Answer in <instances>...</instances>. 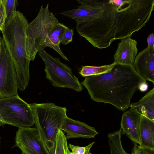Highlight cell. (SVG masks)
Segmentation results:
<instances>
[{
  "instance_id": "cell-1",
  "label": "cell",
  "mask_w": 154,
  "mask_h": 154,
  "mask_svg": "<svg viewBox=\"0 0 154 154\" xmlns=\"http://www.w3.org/2000/svg\"><path fill=\"white\" fill-rule=\"evenodd\" d=\"M88 11L76 23L79 34L93 46L102 49L115 40L131 37L145 26L154 8V0H76Z\"/></svg>"
},
{
  "instance_id": "cell-2",
  "label": "cell",
  "mask_w": 154,
  "mask_h": 154,
  "mask_svg": "<svg viewBox=\"0 0 154 154\" xmlns=\"http://www.w3.org/2000/svg\"><path fill=\"white\" fill-rule=\"evenodd\" d=\"M145 80L133 66L114 63L107 72L86 76L81 84L94 101L111 104L124 111L130 107L140 84Z\"/></svg>"
},
{
  "instance_id": "cell-3",
  "label": "cell",
  "mask_w": 154,
  "mask_h": 154,
  "mask_svg": "<svg viewBox=\"0 0 154 154\" xmlns=\"http://www.w3.org/2000/svg\"><path fill=\"white\" fill-rule=\"evenodd\" d=\"M29 24L23 14L17 11L1 30L2 38L14 64L18 88L25 90L30 80V60L26 47V28Z\"/></svg>"
},
{
  "instance_id": "cell-4",
  "label": "cell",
  "mask_w": 154,
  "mask_h": 154,
  "mask_svg": "<svg viewBox=\"0 0 154 154\" xmlns=\"http://www.w3.org/2000/svg\"><path fill=\"white\" fill-rule=\"evenodd\" d=\"M30 104L36 128L50 153L54 154L58 131L67 117V109L52 103Z\"/></svg>"
},
{
  "instance_id": "cell-5",
  "label": "cell",
  "mask_w": 154,
  "mask_h": 154,
  "mask_svg": "<svg viewBox=\"0 0 154 154\" xmlns=\"http://www.w3.org/2000/svg\"><path fill=\"white\" fill-rule=\"evenodd\" d=\"M49 5L44 8L42 5L36 17L26 26V47L30 60H34L38 52L48 47L49 33L59 22L53 12L50 11Z\"/></svg>"
},
{
  "instance_id": "cell-6",
  "label": "cell",
  "mask_w": 154,
  "mask_h": 154,
  "mask_svg": "<svg viewBox=\"0 0 154 154\" xmlns=\"http://www.w3.org/2000/svg\"><path fill=\"white\" fill-rule=\"evenodd\" d=\"M38 54L45 64L46 77L53 86L70 88L77 92L82 90L81 83L69 66L44 50L39 52Z\"/></svg>"
},
{
  "instance_id": "cell-7",
  "label": "cell",
  "mask_w": 154,
  "mask_h": 154,
  "mask_svg": "<svg viewBox=\"0 0 154 154\" xmlns=\"http://www.w3.org/2000/svg\"><path fill=\"white\" fill-rule=\"evenodd\" d=\"M0 114L4 124L20 127H31L35 124L30 104L16 95L0 99Z\"/></svg>"
},
{
  "instance_id": "cell-8",
  "label": "cell",
  "mask_w": 154,
  "mask_h": 154,
  "mask_svg": "<svg viewBox=\"0 0 154 154\" xmlns=\"http://www.w3.org/2000/svg\"><path fill=\"white\" fill-rule=\"evenodd\" d=\"M17 84L15 67L2 37L0 54V99L16 95Z\"/></svg>"
},
{
  "instance_id": "cell-9",
  "label": "cell",
  "mask_w": 154,
  "mask_h": 154,
  "mask_svg": "<svg viewBox=\"0 0 154 154\" xmlns=\"http://www.w3.org/2000/svg\"><path fill=\"white\" fill-rule=\"evenodd\" d=\"M15 143L22 154H51L36 128H19Z\"/></svg>"
},
{
  "instance_id": "cell-10",
  "label": "cell",
  "mask_w": 154,
  "mask_h": 154,
  "mask_svg": "<svg viewBox=\"0 0 154 154\" xmlns=\"http://www.w3.org/2000/svg\"><path fill=\"white\" fill-rule=\"evenodd\" d=\"M133 66L146 81L154 84V46L147 47L137 55Z\"/></svg>"
},
{
  "instance_id": "cell-11",
  "label": "cell",
  "mask_w": 154,
  "mask_h": 154,
  "mask_svg": "<svg viewBox=\"0 0 154 154\" xmlns=\"http://www.w3.org/2000/svg\"><path fill=\"white\" fill-rule=\"evenodd\" d=\"M60 130L64 131L67 139L75 138H94L98 134L94 127L67 117Z\"/></svg>"
},
{
  "instance_id": "cell-12",
  "label": "cell",
  "mask_w": 154,
  "mask_h": 154,
  "mask_svg": "<svg viewBox=\"0 0 154 154\" xmlns=\"http://www.w3.org/2000/svg\"><path fill=\"white\" fill-rule=\"evenodd\" d=\"M137 45L131 37L122 39L114 55V63L133 66L138 52Z\"/></svg>"
},
{
  "instance_id": "cell-13",
  "label": "cell",
  "mask_w": 154,
  "mask_h": 154,
  "mask_svg": "<svg viewBox=\"0 0 154 154\" xmlns=\"http://www.w3.org/2000/svg\"><path fill=\"white\" fill-rule=\"evenodd\" d=\"M141 115L130 109L122 116L121 128L122 133L133 142L140 145L139 125Z\"/></svg>"
},
{
  "instance_id": "cell-14",
  "label": "cell",
  "mask_w": 154,
  "mask_h": 154,
  "mask_svg": "<svg viewBox=\"0 0 154 154\" xmlns=\"http://www.w3.org/2000/svg\"><path fill=\"white\" fill-rule=\"evenodd\" d=\"M130 107L141 116L154 121V88L138 101L131 104Z\"/></svg>"
},
{
  "instance_id": "cell-15",
  "label": "cell",
  "mask_w": 154,
  "mask_h": 154,
  "mask_svg": "<svg viewBox=\"0 0 154 154\" xmlns=\"http://www.w3.org/2000/svg\"><path fill=\"white\" fill-rule=\"evenodd\" d=\"M140 147L154 149V121L141 116L139 129Z\"/></svg>"
},
{
  "instance_id": "cell-16",
  "label": "cell",
  "mask_w": 154,
  "mask_h": 154,
  "mask_svg": "<svg viewBox=\"0 0 154 154\" xmlns=\"http://www.w3.org/2000/svg\"><path fill=\"white\" fill-rule=\"evenodd\" d=\"M69 28L63 24L58 23L52 29L48 35V47L55 51L64 59L69 61L60 49L59 37L61 34Z\"/></svg>"
},
{
  "instance_id": "cell-17",
  "label": "cell",
  "mask_w": 154,
  "mask_h": 154,
  "mask_svg": "<svg viewBox=\"0 0 154 154\" xmlns=\"http://www.w3.org/2000/svg\"><path fill=\"white\" fill-rule=\"evenodd\" d=\"M121 129L113 133H109L108 137L111 154H125L121 143L122 134Z\"/></svg>"
},
{
  "instance_id": "cell-18",
  "label": "cell",
  "mask_w": 154,
  "mask_h": 154,
  "mask_svg": "<svg viewBox=\"0 0 154 154\" xmlns=\"http://www.w3.org/2000/svg\"><path fill=\"white\" fill-rule=\"evenodd\" d=\"M114 63L101 66H82L79 74L83 77L97 75L107 72L113 67Z\"/></svg>"
},
{
  "instance_id": "cell-19",
  "label": "cell",
  "mask_w": 154,
  "mask_h": 154,
  "mask_svg": "<svg viewBox=\"0 0 154 154\" xmlns=\"http://www.w3.org/2000/svg\"><path fill=\"white\" fill-rule=\"evenodd\" d=\"M67 140L63 131L60 130L57 136L54 154H68L69 153L70 151Z\"/></svg>"
},
{
  "instance_id": "cell-20",
  "label": "cell",
  "mask_w": 154,
  "mask_h": 154,
  "mask_svg": "<svg viewBox=\"0 0 154 154\" xmlns=\"http://www.w3.org/2000/svg\"><path fill=\"white\" fill-rule=\"evenodd\" d=\"M6 21L10 18L17 11L16 9L17 4L16 0H4Z\"/></svg>"
},
{
  "instance_id": "cell-21",
  "label": "cell",
  "mask_w": 154,
  "mask_h": 154,
  "mask_svg": "<svg viewBox=\"0 0 154 154\" xmlns=\"http://www.w3.org/2000/svg\"><path fill=\"white\" fill-rule=\"evenodd\" d=\"M94 142L84 147L75 146L69 143L68 147L72 151L68 154H93L90 152V150L94 143Z\"/></svg>"
},
{
  "instance_id": "cell-22",
  "label": "cell",
  "mask_w": 154,
  "mask_h": 154,
  "mask_svg": "<svg viewBox=\"0 0 154 154\" xmlns=\"http://www.w3.org/2000/svg\"><path fill=\"white\" fill-rule=\"evenodd\" d=\"M73 35V30L68 28L60 35L59 39L60 43L64 45H67L72 41Z\"/></svg>"
},
{
  "instance_id": "cell-23",
  "label": "cell",
  "mask_w": 154,
  "mask_h": 154,
  "mask_svg": "<svg viewBox=\"0 0 154 154\" xmlns=\"http://www.w3.org/2000/svg\"><path fill=\"white\" fill-rule=\"evenodd\" d=\"M132 154H154V149L142 147L135 143L132 149Z\"/></svg>"
},
{
  "instance_id": "cell-24",
  "label": "cell",
  "mask_w": 154,
  "mask_h": 154,
  "mask_svg": "<svg viewBox=\"0 0 154 154\" xmlns=\"http://www.w3.org/2000/svg\"><path fill=\"white\" fill-rule=\"evenodd\" d=\"M6 15L4 0H0V30L3 27L6 22Z\"/></svg>"
},
{
  "instance_id": "cell-25",
  "label": "cell",
  "mask_w": 154,
  "mask_h": 154,
  "mask_svg": "<svg viewBox=\"0 0 154 154\" xmlns=\"http://www.w3.org/2000/svg\"><path fill=\"white\" fill-rule=\"evenodd\" d=\"M148 88V85L146 82V81L142 82L139 85L138 89L141 92H145L146 91Z\"/></svg>"
},
{
  "instance_id": "cell-26",
  "label": "cell",
  "mask_w": 154,
  "mask_h": 154,
  "mask_svg": "<svg viewBox=\"0 0 154 154\" xmlns=\"http://www.w3.org/2000/svg\"><path fill=\"white\" fill-rule=\"evenodd\" d=\"M147 47L154 46V34L153 33H151L148 37L147 39Z\"/></svg>"
},
{
  "instance_id": "cell-27",
  "label": "cell",
  "mask_w": 154,
  "mask_h": 154,
  "mask_svg": "<svg viewBox=\"0 0 154 154\" xmlns=\"http://www.w3.org/2000/svg\"><path fill=\"white\" fill-rule=\"evenodd\" d=\"M4 125V124L3 122L2 117L1 114H0V125L2 126Z\"/></svg>"
},
{
  "instance_id": "cell-28",
  "label": "cell",
  "mask_w": 154,
  "mask_h": 154,
  "mask_svg": "<svg viewBox=\"0 0 154 154\" xmlns=\"http://www.w3.org/2000/svg\"><path fill=\"white\" fill-rule=\"evenodd\" d=\"M0 33H1V31H0V53H1V37H2L1 36Z\"/></svg>"
},
{
  "instance_id": "cell-29",
  "label": "cell",
  "mask_w": 154,
  "mask_h": 154,
  "mask_svg": "<svg viewBox=\"0 0 154 154\" xmlns=\"http://www.w3.org/2000/svg\"><path fill=\"white\" fill-rule=\"evenodd\" d=\"M125 154H129V153H127V152H125Z\"/></svg>"
},
{
  "instance_id": "cell-30",
  "label": "cell",
  "mask_w": 154,
  "mask_h": 154,
  "mask_svg": "<svg viewBox=\"0 0 154 154\" xmlns=\"http://www.w3.org/2000/svg\"></svg>"
}]
</instances>
